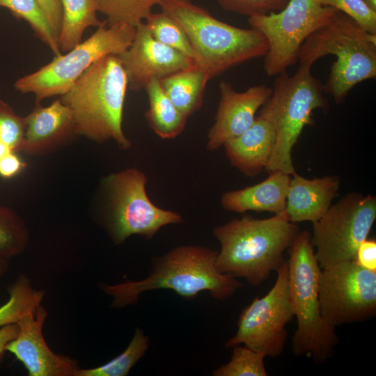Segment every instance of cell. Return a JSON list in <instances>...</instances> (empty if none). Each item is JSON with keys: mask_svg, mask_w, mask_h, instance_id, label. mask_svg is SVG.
<instances>
[{"mask_svg": "<svg viewBox=\"0 0 376 376\" xmlns=\"http://www.w3.org/2000/svg\"><path fill=\"white\" fill-rule=\"evenodd\" d=\"M218 251L198 245L176 246L151 260L149 275L139 281L108 285L102 290L113 298L115 308L136 304L141 293L155 290H171L187 301L207 291L210 296L225 301L244 285L235 277L220 273L216 267Z\"/></svg>", "mask_w": 376, "mask_h": 376, "instance_id": "cell-1", "label": "cell"}, {"mask_svg": "<svg viewBox=\"0 0 376 376\" xmlns=\"http://www.w3.org/2000/svg\"><path fill=\"white\" fill-rule=\"evenodd\" d=\"M299 231L285 210L268 219L244 215L218 226L213 230L221 246L217 269L258 286L286 261L283 253Z\"/></svg>", "mask_w": 376, "mask_h": 376, "instance_id": "cell-2", "label": "cell"}, {"mask_svg": "<svg viewBox=\"0 0 376 376\" xmlns=\"http://www.w3.org/2000/svg\"><path fill=\"white\" fill-rule=\"evenodd\" d=\"M127 87L118 55L92 64L60 98L71 111L75 134L100 143L113 140L120 148L129 149L132 143L122 125Z\"/></svg>", "mask_w": 376, "mask_h": 376, "instance_id": "cell-3", "label": "cell"}, {"mask_svg": "<svg viewBox=\"0 0 376 376\" xmlns=\"http://www.w3.org/2000/svg\"><path fill=\"white\" fill-rule=\"evenodd\" d=\"M159 6L182 29L194 50V63L210 79L268 51L266 38L257 30L223 22L191 0H162Z\"/></svg>", "mask_w": 376, "mask_h": 376, "instance_id": "cell-4", "label": "cell"}, {"mask_svg": "<svg viewBox=\"0 0 376 376\" xmlns=\"http://www.w3.org/2000/svg\"><path fill=\"white\" fill-rule=\"evenodd\" d=\"M329 54L336 60L322 90L337 103L343 102L357 84L376 77V35L338 10L304 42L298 59L300 64L313 66Z\"/></svg>", "mask_w": 376, "mask_h": 376, "instance_id": "cell-5", "label": "cell"}, {"mask_svg": "<svg viewBox=\"0 0 376 376\" xmlns=\"http://www.w3.org/2000/svg\"><path fill=\"white\" fill-rule=\"evenodd\" d=\"M289 298L297 329L292 339V352L323 361L338 343L335 327L322 318L318 296L321 268L315 256L311 235L299 231L288 248Z\"/></svg>", "mask_w": 376, "mask_h": 376, "instance_id": "cell-6", "label": "cell"}, {"mask_svg": "<svg viewBox=\"0 0 376 376\" xmlns=\"http://www.w3.org/2000/svg\"><path fill=\"white\" fill-rule=\"evenodd\" d=\"M312 65L300 64L296 72L278 75L272 93L262 106L260 116L271 123L275 131L273 152L265 170L296 173L292 150L304 127L311 125L313 111L324 109L327 102L322 86L311 73Z\"/></svg>", "mask_w": 376, "mask_h": 376, "instance_id": "cell-7", "label": "cell"}, {"mask_svg": "<svg viewBox=\"0 0 376 376\" xmlns=\"http://www.w3.org/2000/svg\"><path fill=\"white\" fill-rule=\"evenodd\" d=\"M136 27L124 24L107 25L106 21L88 39L64 54L15 83L22 93H32L36 104L45 98L66 93L95 62L108 55H119L132 44Z\"/></svg>", "mask_w": 376, "mask_h": 376, "instance_id": "cell-8", "label": "cell"}, {"mask_svg": "<svg viewBox=\"0 0 376 376\" xmlns=\"http://www.w3.org/2000/svg\"><path fill=\"white\" fill-rule=\"evenodd\" d=\"M146 174L136 168L113 173L105 180L110 201L106 225L116 244L137 235L151 240L164 226L183 221L177 212L162 209L148 198Z\"/></svg>", "mask_w": 376, "mask_h": 376, "instance_id": "cell-9", "label": "cell"}, {"mask_svg": "<svg viewBox=\"0 0 376 376\" xmlns=\"http://www.w3.org/2000/svg\"><path fill=\"white\" fill-rule=\"evenodd\" d=\"M337 11L319 0H289L281 10L249 17V24L268 42L264 68L269 77L278 75L298 60L300 47L315 31Z\"/></svg>", "mask_w": 376, "mask_h": 376, "instance_id": "cell-10", "label": "cell"}, {"mask_svg": "<svg viewBox=\"0 0 376 376\" xmlns=\"http://www.w3.org/2000/svg\"><path fill=\"white\" fill-rule=\"evenodd\" d=\"M376 219L374 196L350 193L313 222L311 242L320 268L354 260Z\"/></svg>", "mask_w": 376, "mask_h": 376, "instance_id": "cell-11", "label": "cell"}, {"mask_svg": "<svg viewBox=\"0 0 376 376\" xmlns=\"http://www.w3.org/2000/svg\"><path fill=\"white\" fill-rule=\"evenodd\" d=\"M276 282L261 298H255L242 311L237 330L225 347L244 345L265 357H276L283 352L286 324L294 318L288 289V266L285 261L277 270Z\"/></svg>", "mask_w": 376, "mask_h": 376, "instance_id": "cell-12", "label": "cell"}, {"mask_svg": "<svg viewBox=\"0 0 376 376\" xmlns=\"http://www.w3.org/2000/svg\"><path fill=\"white\" fill-rule=\"evenodd\" d=\"M318 296L322 316L334 327L373 318L376 272L360 267L354 260L323 269Z\"/></svg>", "mask_w": 376, "mask_h": 376, "instance_id": "cell-13", "label": "cell"}, {"mask_svg": "<svg viewBox=\"0 0 376 376\" xmlns=\"http://www.w3.org/2000/svg\"><path fill=\"white\" fill-rule=\"evenodd\" d=\"M118 57L128 87L134 91L145 89L152 79L161 80L194 63L191 58L155 39L143 22L136 26L131 45Z\"/></svg>", "mask_w": 376, "mask_h": 376, "instance_id": "cell-14", "label": "cell"}, {"mask_svg": "<svg viewBox=\"0 0 376 376\" xmlns=\"http://www.w3.org/2000/svg\"><path fill=\"white\" fill-rule=\"evenodd\" d=\"M47 312L40 304L34 311L17 322L16 337L6 345L24 365L30 376H77V362L65 355L54 353L42 334Z\"/></svg>", "mask_w": 376, "mask_h": 376, "instance_id": "cell-15", "label": "cell"}, {"mask_svg": "<svg viewBox=\"0 0 376 376\" xmlns=\"http://www.w3.org/2000/svg\"><path fill=\"white\" fill-rule=\"evenodd\" d=\"M219 91L220 101L214 123L207 134L208 150L219 148L246 130L253 123L258 109L271 96L272 88L258 85L238 92L230 83L223 81L219 84Z\"/></svg>", "mask_w": 376, "mask_h": 376, "instance_id": "cell-16", "label": "cell"}, {"mask_svg": "<svg viewBox=\"0 0 376 376\" xmlns=\"http://www.w3.org/2000/svg\"><path fill=\"white\" fill-rule=\"evenodd\" d=\"M24 120L21 151L29 155L51 152L76 134L71 111L60 98L47 107L36 104Z\"/></svg>", "mask_w": 376, "mask_h": 376, "instance_id": "cell-17", "label": "cell"}, {"mask_svg": "<svg viewBox=\"0 0 376 376\" xmlns=\"http://www.w3.org/2000/svg\"><path fill=\"white\" fill-rule=\"evenodd\" d=\"M273 125L258 116L240 135L224 144L231 165L247 177L253 178L265 169L275 144Z\"/></svg>", "mask_w": 376, "mask_h": 376, "instance_id": "cell-18", "label": "cell"}, {"mask_svg": "<svg viewBox=\"0 0 376 376\" xmlns=\"http://www.w3.org/2000/svg\"><path fill=\"white\" fill-rule=\"evenodd\" d=\"M339 178L334 175L312 180L296 173L291 175L285 210L292 222L319 219L329 208L339 189Z\"/></svg>", "mask_w": 376, "mask_h": 376, "instance_id": "cell-19", "label": "cell"}, {"mask_svg": "<svg viewBox=\"0 0 376 376\" xmlns=\"http://www.w3.org/2000/svg\"><path fill=\"white\" fill-rule=\"evenodd\" d=\"M253 186L224 193L221 206L227 211L269 212L278 214L285 210L286 197L291 175L279 171Z\"/></svg>", "mask_w": 376, "mask_h": 376, "instance_id": "cell-20", "label": "cell"}, {"mask_svg": "<svg viewBox=\"0 0 376 376\" xmlns=\"http://www.w3.org/2000/svg\"><path fill=\"white\" fill-rule=\"evenodd\" d=\"M210 79L206 72L194 63L191 67L159 81L172 103L188 118L201 107L205 86Z\"/></svg>", "mask_w": 376, "mask_h": 376, "instance_id": "cell-21", "label": "cell"}, {"mask_svg": "<svg viewBox=\"0 0 376 376\" xmlns=\"http://www.w3.org/2000/svg\"><path fill=\"white\" fill-rule=\"evenodd\" d=\"M145 90L149 102L145 114L148 126L162 139H172L178 136L184 130L188 118L172 103L159 79H152Z\"/></svg>", "mask_w": 376, "mask_h": 376, "instance_id": "cell-22", "label": "cell"}, {"mask_svg": "<svg viewBox=\"0 0 376 376\" xmlns=\"http://www.w3.org/2000/svg\"><path fill=\"white\" fill-rule=\"evenodd\" d=\"M62 23L58 38L61 52H67L81 42L84 31L99 27L100 22L95 0H61Z\"/></svg>", "mask_w": 376, "mask_h": 376, "instance_id": "cell-23", "label": "cell"}, {"mask_svg": "<svg viewBox=\"0 0 376 376\" xmlns=\"http://www.w3.org/2000/svg\"><path fill=\"white\" fill-rule=\"evenodd\" d=\"M9 298L0 306V329L17 323L24 315L34 311L40 304L45 291L33 288L30 279L20 274L8 287Z\"/></svg>", "mask_w": 376, "mask_h": 376, "instance_id": "cell-24", "label": "cell"}, {"mask_svg": "<svg viewBox=\"0 0 376 376\" xmlns=\"http://www.w3.org/2000/svg\"><path fill=\"white\" fill-rule=\"evenodd\" d=\"M150 339L143 330L135 329L126 349L107 363L92 368H79L77 376H126L149 349Z\"/></svg>", "mask_w": 376, "mask_h": 376, "instance_id": "cell-25", "label": "cell"}, {"mask_svg": "<svg viewBox=\"0 0 376 376\" xmlns=\"http://www.w3.org/2000/svg\"><path fill=\"white\" fill-rule=\"evenodd\" d=\"M0 6L7 8L17 17L25 19L36 36L56 56L62 54L52 26L37 0H0Z\"/></svg>", "mask_w": 376, "mask_h": 376, "instance_id": "cell-26", "label": "cell"}, {"mask_svg": "<svg viewBox=\"0 0 376 376\" xmlns=\"http://www.w3.org/2000/svg\"><path fill=\"white\" fill-rule=\"evenodd\" d=\"M98 12L106 17L107 25L128 24L136 27L152 13L162 0H95Z\"/></svg>", "mask_w": 376, "mask_h": 376, "instance_id": "cell-27", "label": "cell"}, {"mask_svg": "<svg viewBox=\"0 0 376 376\" xmlns=\"http://www.w3.org/2000/svg\"><path fill=\"white\" fill-rule=\"evenodd\" d=\"M29 231L24 221L12 209L0 205V260H9L24 251Z\"/></svg>", "mask_w": 376, "mask_h": 376, "instance_id": "cell-28", "label": "cell"}, {"mask_svg": "<svg viewBox=\"0 0 376 376\" xmlns=\"http://www.w3.org/2000/svg\"><path fill=\"white\" fill-rule=\"evenodd\" d=\"M143 23L157 41L194 60V52L185 33L168 14L162 10L151 13Z\"/></svg>", "mask_w": 376, "mask_h": 376, "instance_id": "cell-29", "label": "cell"}, {"mask_svg": "<svg viewBox=\"0 0 376 376\" xmlns=\"http://www.w3.org/2000/svg\"><path fill=\"white\" fill-rule=\"evenodd\" d=\"M230 360L215 369L213 376H267L265 357L242 345L232 347Z\"/></svg>", "mask_w": 376, "mask_h": 376, "instance_id": "cell-30", "label": "cell"}, {"mask_svg": "<svg viewBox=\"0 0 376 376\" xmlns=\"http://www.w3.org/2000/svg\"><path fill=\"white\" fill-rule=\"evenodd\" d=\"M25 126L24 117L16 115L8 104L0 100V141L14 152L21 151Z\"/></svg>", "mask_w": 376, "mask_h": 376, "instance_id": "cell-31", "label": "cell"}, {"mask_svg": "<svg viewBox=\"0 0 376 376\" xmlns=\"http://www.w3.org/2000/svg\"><path fill=\"white\" fill-rule=\"evenodd\" d=\"M324 6H330L352 18L365 31L376 35V11L362 0H319Z\"/></svg>", "mask_w": 376, "mask_h": 376, "instance_id": "cell-32", "label": "cell"}, {"mask_svg": "<svg viewBox=\"0 0 376 376\" xmlns=\"http://www.w3.org/2000/svg\"><path fill=\"white\" fill-rule=\"evenodd\" d=\"M225 10L249 17L279 11L289 0H217Z\"/></svg>", "mask_w": 376, "mask_h": 376, "instance_id": "cell-33", "label": "cell"}, {"mask_svg": "<svg viewBox=\"0 0 376 376\" xmlns=\"http://www.w3.org/2000/svg\"><path fill=\"white\" fill-rule=\"evenodd\" d=\"M360 267L376 272V241L366 238L358 246L354 260Z\"/></svg>", "mask_w": 376, "mask_h": 376, "instance_id": "cell-34", "label": "cell"}, {"mask_svg": "<svg viewBox=\"0 0 376 376\" xmlns=\"http://www.w3.org/2000/svg\"><path fill=\"white\" fill-rule=\"evenodd\" d=\"M45 13L58 40L62 23L61 0H37Z\"/></svg>", "mask_w": 376, "mask_h": 376, "instance_id": "cell-35", "label": "cell"}, {"mask_svg": "<svg viewBox=\"0 0 376 376\" xmlns=\"http://www.w3.org/2000/svg\"><path fill=\"white\" fill-rule=\"evenodd\" d=\"M26 166L16 155L12 152L0 160V176L10 178L16 175Z\"/></svg>", "mask_w": 376, "mask_h": 376, "instance_id": "cell-36", "label": "cell"}, {"mask_svg": "<svg viewBox=\"0 0 376 376\" xmlns=\"http://www.w3.org/2000/svg\"><path fill=\"white\" fill-rule=\"evenodd\" d=\"M18 331L16 323L6 325L0 329V363L3 361L6 351V345L14 339Z\"/></svg>", "mask_w": 376, "mask_h": 376, "instance_id": "cell-37", "label": "cell"}, {"mask_svg": "<svg viewBox=\"0 0 376 376\" xmlns=\"http://www.w3.org/2000/svg\"><path fill=\"white\" fill-rule=\"evenodd\" d=\"M13 152L6 143L0 141V160L8 154Z\"/></svg>", "mask_w": 376, "mask_h": 376, "instance_id": "cell-38", "label": "cell"}, {"mask_svg": "<svg viewBox=\"0 0 376 376\" xmlns=\"http://www.w3.org/2000/svg\"><path fill=\"white\" fill-rule=\"evenodd\" d=\"M9 260H0V281L8 269Z\"/></svg>", "mask_w": 376, "mask_h": 376, "instance_id": "cell-39", "label": "cell"}, {"mask_svg": "<svg viewBox=\"0 0 376 376\" xmlns=\"http://www.w3.org/2000/svg\"><path fill=\"white\" fill-rule=\"evenodd\" d=\"M370 8L376 11V0H362Z\"/></svg>", "mask_w": 376, "mask_h": 376, "instance_id": "cell-40", "label": "cell"}]
</instances>
